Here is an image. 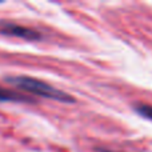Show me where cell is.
<instances>
[{
    "label": "cell",
    "instance_id": "cell-1",
    "mask_svg": "<svg viewBox=\"0 0 152 152\" xmlns=\"http://www.w3.org/2000/svg\"><path fill=\"white\" fill-rule=\"evenodd\" d=\"M5 80L10 84L18 87V88L23 89V91L28 92V94L36 95L40 97H47V99H52L56 102L61 103H74L75 99L69 94L58 89L55 87L50 86V84L44 83V81L39 80L35 77H29V76H10Z\"/></svg>",
    "mask_w": 152,
    "mask_h": 152
},
{
    "label": "cell",
    "instance_id": "cell-3",
    "mask_svg": "<svg viewBox=\"0 0 152 152\" xmlns=\"http://www.w3.org/2000/svg\"><path fill=\"white\" fill-rule=\"evenodd\" d=\"M0 102H32V99L23 96L21 94H18L15 91L0 87Z\"/></svg>",
    "mask_w": 152,
    "mask_h": 152
},
{
    "label": "cell",
    "instance_id": "cell-2",
    "mask_svg": "<svg viewBox=\"0 0 152 152\" xmlns=\"http://www.w3.org/2000/svg\"><path fill=\"white\" fill-rule=\"evenodd\" d=\"M0 34L20 37V39L29 40V42L42 39V35L37 31H35V29L20 26V24H16V23H13V21H7V20L0 21Z\"/></svg>",
    "mask_w": 152,
    "mask_h": 152
},
{
    "label": "cell",
    "instance_id": "cell-4",
    "mask_svg": "<svg viewBox=\"0 0 152 152\" xmlns=\"http://www.w3.org/2000/svg\"><path fill=\"white\" fill-rule=\"evenodd\" d=\"M135 111L139 113L140 116L152 120V105H147V104H136L135 105Z\"/></svg>",
    "mask_w": 152,
    "mask_h": 152
}]
</instances>
